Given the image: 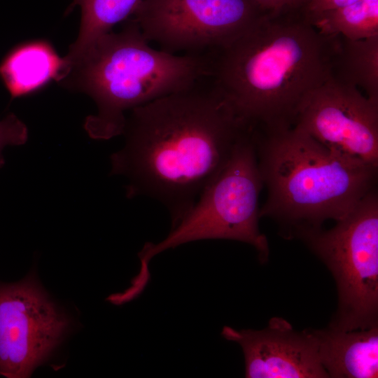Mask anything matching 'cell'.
<instances>
[{
	"label": "cell",
	"mask_w": 378,
	"mask_h": 378,
	"mask_svg": "<svg viewBox=\"0 0 378 378\" xmlns=\"http://www.w3.org/2000/svg\"><path fill=\"white\" fill-rule=\"evenodd\" d=\"M124 147L111 155V175L129 181L128 198L164 205L172 226L194 206L250 130L209 76L130 111Z\"/></svg>",
	"instance_id": "obj_1"
},
{
	"label": "cell",
	"mask_w": 378,
	"mask_h": 378,
	"mask_svg": "<svg viewBox=\"0 0 378 378\" xmlns=\"http://www.w3.org/2000/svg\"><path fill=\"white\" fill-rule=\"evenodd\" d=\"M337 39L319 33L304 11L263 14L209 53V77L248 127L261 132L292 127L301 102L331 77Z\"/></svg>",
	"instance_id": "obj_2"
},
{
	"label": "cell",
	"mask_w": 378,
	"mask_h": 378,
	"mask_svg": "<svg viewBox=\"0 0 378 378\" xmlns=\"http://www.w3.org/2000/svg\"><path fill=\"white\" fill-rule=\"evenodd\" d=\"M267 197L259 216L286 239L346 217L375 188L377 169L332 152L296 126L253 132Z\"/></svg>",
	"instance_id": "obj_3"
},
{
	"label": "cell",
	"mask_w": 378,
	"mask_h": 378,
	"mask_svg": "<svg viewBox=\"0 0 378 378\" xmlns=\"http://www.w3.org/2000/svg\"><path fill=\"white\" fill-rule=\"evenodd\" d=\"M129 18L120 31L99 37L59 82L89 95L97 113L86 118L90 138L107 140L124 132L126 111L186 89L209 74L208 55L172 54L149 45Z\"/></svg>",
	"instance_id": "obj_4"
},
{
	"label": "cell",
	"mask_w": 378,
	"mask_h": 378,
	"mask_svg": "<svg viewBox=\"0 0 378 378\" xmlns=\"http://www.w3.org/2000/svg\"><path fill=\"white\" fill-rule=\"evenodd\" d=\"M260 175L253 131L238 142L229 161L206 187L191 209L161 241L146 242L139 258L134 284L145 288L150 279L149 262L156 255L181 244L203 239H230L254 247L261 263L270 256L267 239L259 229Z\"/></svg>",
	"instance_id": "obj_5"
},
{
	"label": "cell",
	"mask_w": 378,
	"mask_h": 378,
	"mask_svg": "<svg viewBox=\"0 0 378 378\" xmlns=\"http://www.w3.org/2000/svg\"><path fill=\"white\" fill-rule=\"evenodd\" d=\"M329 229L304 234L302 240L331 272L337 308L328 327L342 330L378 325V195L369 192Z\"/></svg>",
	"instance_id": "obj_6"
},
{
	"label": "cell",
	"mask_w": 378,
	"mask_h": 378,
	"mask_svg": "<svg viewBox=\"0 0 378 378\" xmlns=\"http://www.w3.org/2000/svg\"><path fill=\"white\" fill-rule=\"evenodd\" d=\"M263 14L253 0H143L130 18L163 51L207 55Z\"/></svg>",
	"instance_id": "obj_7"
},
{
	"label": "cell",
	"mask_w": 378,
	"mask_h": 378,
	"mask_svg": "<svg viewBox=\"0 0 378 378\" xmlns=\"http://www.w3.org/2000/svg\"><path fill=\"white\" fill-rule=\"evenodd\" d=\"M71 320L30 274L0 284V375L26 378L63 340Z\"/></svg>",
	"instance_id": "obj_8"
},
{
	"label": "cell",
	"mask_w": 378,
	"mask_h": 378,
	"mask_svg": "<svg viewBox=\"0 0 378 378\" xmlns=\"http://www.w3.org/2000/svg\"><path fill=\"white\" fill-rule=\"evenodd\" d=\"M328 150L378 167V102L331 77L301 102L295 124Z\"/></svg>",
	"instance_id": "obj_9"
},
{
	"label": "cell",
	"mask_w": 378,
	"mask_h": 378,
	"mask_svg": "<svg viewBox=\"0 0 378 378\" xmlns=\"http://www.w3.org/2000/svg\"><path fill=\"white\" fill-rule=\"evenodd\" d=\"M222 336L241 347L247 378H329L313 328L296 330L273 317L262 330L224 326Z\"/></svg>",
	"instance_id": "obj_10"
},
{
	"label": "cell",
	"mask_w": 378,
	"mask_h": 378,
	"mask_svg": "<svg viewBox=\"0 0 378 378\" xmlns=\"http://www.w3.org/2000/svg\"><path fill=\"white\" fill-rule=\"evenodd\" d=\"M314 332L329 378L378 377V325L351 330L328 326Z\"/></svg>",
	"instance_id": "obj_11"
},
{
	"label": "cell",
	"mask_w": 378,
	"mask_h": 378,
	"mask_svg": "<svg viewBox=\"0 0 378 378\" xmlns=\"http://www.w3.org/2000/svg\"><path fill=\"white\" fill-rule=\"evenodd\" d=\"M65 72V60L45 40L19 44L0 64V77L15 99L34 93L53 80L59 83Z\"/></svg>",
	"instance_id": "obj_12"
},
{
	"label": "cell",
	"mask_w": 378,
	"mask_h": 378,
	"mask_svg": "<svg viewBox=\"0 0 378 378\" xmlns=\"http://www.w3.org/2000/svg\"><path fill=\"white\" fill-rule=\"evenodd\" d=\"M331 78L378 102V35L360 40L338 36Z\"/></svg>",
	"instance_id": "obj_13"
},
{
	"label": "cell",
	"mask_w": 378,
	"mask_h": 378,
	"mask_svg": "<svg viewBox=\"0 0 378 378\" xmlns=\"http://www.w3.org/2000/svg\"><path fill=\"white\" fill-rule=\"evenodd\" d=\"M143 0H73L68 8L81 10L79 32L64 57L66 71L99 37L112 31L119 22L128 20Z\"/></svg>",
	"instance_id": "obj_14"
},
{
	"label": "cell",
	"mask_w": 378,
	"mask_h": 378,
	"mask_svg": "<svg viewBox=\"0 0 378 378\" xmlns=\"http://www.w3.org/2000/svg\"><path fill=\"white\" fill-rule=\"evenodd\" d=\"M304 15L321 34L350 40L378 35V0H358L349 5Z\"/></svg>",
	"instance_id": "obj_15"
},
{
	"label": "cell",
	"mask_w": 378,
	"mask_h": 378,
	"mask_svg": "<svg viewBox=\"0 0 378 378\" xmlns=\"http://www.w3.org/2000/svg\"><path fill=\"white\" fill-rule=\"evenodd\" d=\"M27 139V126L14 113H8L0 120V167H2L5 163L2 155L4 147L8 145H23Z\"/></svg>",
	"instance_id": "obj_16"
},
{
	"label": "cell",
	"mask_w": 378,
	"mask_h": 378,
	"mask_svg": "<svg viewBox=\"0 0 378 378\" xmlns=\"http://www.w3.org/2000/svg\"><path fill=\"white\" fill-rule=\"evenodd\" d=\"M253 1L263 13L270 15H280L305 11L310 0Z\"/></svg>",
	"instance_id": "obj_17"
},
{
	"label": "cell",
	"mask_w": 378,
	"mask_h": 378,
	"mask_svg": "<svg viewBox=\"0 0 378 378\" xmlns=\"http://www.w3.org/2000/svg\"><path fill=\"white\" fill-rule=\"evenodd\" d=\"M358 0H310L305 12L316 13L337 8L353 4Z\"/></svg>",
	"instance_id": "obj_18"
}]
</instances>
